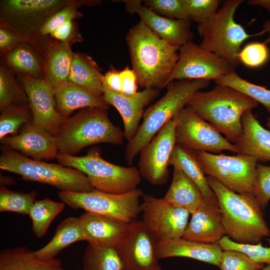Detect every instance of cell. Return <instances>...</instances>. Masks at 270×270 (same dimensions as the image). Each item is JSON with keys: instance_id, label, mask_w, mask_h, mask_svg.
<instances>
[{"instance_id": "52a82bcc", "label": "cell", "mask_w": 270, "mask_h": 270, "mask_svg": "<svg viewBox=\"0 0 270 270\" xmlns=\"http://www.w3.org/2000/svg\"><path fill=\"white\" fill-rule=\"evenodd\" d=\"M1 150L0 169L18 174L24 180L48 184L61 191L96 190L86 176L75 168L32 159L6 146Z\"/></svg>"}, {"instance_id": "ab89813d", "label": "cell", "mask_w": 270, "mask_h": 270, "mask_svg": "<svg viewBox=\"0 0 270 270\" xmlns=\"http://www.w3.org/2000/svg\"><path fill=\"white\" fill-rule=\"evenodd\" d=\"M266 266L238 250H224L218 267L220 270H262Z\"/></svg>"}, {"instance_id": "bcb514c9", "label": "cell", "mask_w": 270, "mask_h": 270, "mask_svg": "<svg viewBox=\"0 0 270 270\" xmlns=\"http://www.w3.org/2000/svg\"><path fill=\"white\" fill-rule=\"evenodd\" d=\"M31 42V40L5 26L0 28V49L2 52H7L18 45Z\"/></svg>"}, {"instance_id": "f5cc1de1", "label": "cell", "mask_w": 270, "mask_h": 270, "mask_svg": "<svg viewBox=\"0 0 270 270\" xmlns=\"http://www.w3.org/2000/svg\"><path fill=\"white\" fill-rule=\"evenodd\" d=\"M266 32H270V22H266L264 26Z\"/></svg>"}, {"instance_id": "6f0895ef", "label": "cell", "mask_w": 270, "mask_h": 270, "mask_svg": "<svg viewBox=\"0 0 270 270\" xmlns=\"http://www.w3.org/2000/svg\"><path fill=\"white\" fill-rule=\"evenodd\" d=\"M59 270H64V269L62 268H60Z\"/></svg>"}, {"instance_id": "e575fe53", "label": "cell", "mask_w": 270, "mask_h": 270, "mask_svg": "<svg viewBox=\"0 0 270 270\" xmlns=\"http://www.w3.org/2000/svg\"><path fill=\"white\" fill-rule=\"evenodd\" d=\"M214 82L216 84L226 86L238 90L262 104L270 112V90L266 87L253 84L243 79L234 70Z\"/></svg>"}, {"instance_id": "83f0119b", "label": "cell", "mask_w": 270, "mask_h": 270, "mask_svg": "<svg viewBox=\"0 0 270 270\" xmlns=\"http://www.w3.org/2000/svg\"><path fill=\"white\" fill-rule=\"evenodd\" d=\"M170 204L192 214L203 202L198 186L180 169L174 168L170 186L164 197Z\"/></svg>"}, {"instance_id": "816d5d0a", "label": "cell", "mask_w": 270, "mask_h": 270, "mask_svg": "<svg viewBox=\"0 0 270 270\" xmlns=\"http://www.w3.org/2000/svg\"><path fill=\"white\" fill-rule=\"evenodd\" d=\"M248 4L249 5L262 6L270 14V0H250L248 1Z\"/></svg>"}, {"instance_id": "1f68e13d", "label": "cell", "mask_w": 270, "mask_h": 270, "mask_svg": "<svg viewBox=\"0 0 270 270\" xmlns=\"http://www.w3.org/2000/svg\"><path fill=\"white\" fill-rule=\"evenodd\" d=\"M6 60L10 66L21 74L42 79L44 61L28 42L20 44L7 52Z\"/></svg>"}, {"instance_id": "836d02e7", "label": "cell", "mask_w": 270, "mask_h": 270, "mask_svg": "<svg viewBox=\"0 0 270 270\" xmlns=\"http://www.w3.org/2000/svg\"><path fill=\"white\" fill-rule=\"evenodd\" d=\"M65 204L46 198L36 200L28 216L32 222V231L38 238L43 236L54 218L64 209Z\"/></svg>"}, {"instance_id": "d4e9b609", "label": "cell", "mask_w": 270, "mask_h": 270, "mask_svg": "<svg viewBox=\"0 0 270 270\" xmlns=\"http://www.w3.org/2000/svg\"><path fill=\"white\" fill-rule=\"evenodd\" d=\"M57 111L67 118L78 108H97L106 110L109 104L102 96L96 95L86 88L70 81L54 88Z\"/></svg>"}, {"instance_id": "ac0fdd59", "label": "cell", "mask_w": 270, "mask_h": 270, "mask_svg": "<svg viewBox=\"0 0 270 270\" xmlns=\"http://www.w3.org/2000/svg\"><path fill=\"white\" fill-rule=\"evenodd\" d=\"M159 94L158 90L146 88L134 95L127 96L114 92L103 84L102 96L120 114L124 122V138L128 142L136 134L145 107Z\"/></svg>"}, {"instance_id": "4fadbf2b", "label": "cell", "mask_w": 270, "mask_h": 270, "mask_svg": "<svg viewBox=\"0 0 270 270\" xmlns=\"http://www.w3.org/2000/svg\"><path fill=\"white\" fill-rule=\"evenodd\" d=\"M140 204L142 222L156 243L182 237L190 212L168 202L164 198L144 194Z\"/></svg>"}, {"instance_id": "2e32d148", "label": "cell", "mask_w": 270, "mask_h": 270, "mask_svg": "<svg viewBox=\"0 0 270 270\" xmlns=\"http://www.w3.org/2000/svg\"><path fill=\"white\" fill-rule=\"evenodd\" d=\"M156 242L142 221L128 224L125 234L115 248L125 270H150L158 264Z\"/></svg>"}, {"instance_id": "7402d4cb", "label": "cell", "mask_w": 270, "mask_h": 270, "mask_svg": "<svg viewBox=\"0 0 270 270\" xmlns=\"http://www.w3.org/2000/svg\"><path fill=\"white\" fill-rule=\"evenodd\" d=\"M222 250L218 244H206L182 238L156 243L160 259L172 257L190 258L218 266Z\"/></svg>"}, {"instance_id": "603a6c76", "label": "cell", "mask_w": 270, "mask_h": 270, "mask_svg": "<svg viewBox=\"0 0 270 270\" xmlns=\"http://www.w3.org/2000/svg\"><path fill=\"white\" fill-rule=\"evenodd\" d=\"M241 122L242 134L234 144L238 154L253 156L258 162H270V130L261 126L252 110L243 114Z\"/></svg>"}, {"instance_id": "9c48e42d", "label": "cell", "mask_w": 270, "mask_h": 270, "mask_svg": "<svg viewBox=\"0 0 270 270\" xmlns=\"http://www.w3.org/2000/svg\"><path fill=\"white\" fill-rule=\"evenodd\" d=\"M143 192L136 188L122 194L97 190L88 192L60 191L62 201L72 208L83 209L126 224L136 220L141 212L140 199Z\"/></svg>"}, {"instance_id": "484cf974", "label": "cell", "mask_w": 270, "mask_h": 270, "mask_svg": "<svg viewBox=\"0 0 270 270\" xmlns=\"http://www.w3.org/2000/svg\"><path fill=\"white\" fill-rule=\"evenodd\" d=\"M40 48L44 56V80L52 87L68 81L74 53L70 44L50 41Z\"/></svg>"}, {"instance_id": "f907efd6", "label": "cell", "mask_w": 270, "mask_h": 270, "mask_svg": "<svg viewBox=\"0 0 270 270\" xmlns=\"http://www.w3.org/2000/svg\"><path fill=\"white\" fill-rule=\"evenodd\" d=\"M121 2L124 3L126 11L132 14L138 13L143 2L142 0H126Z\"/></svg>"}, {"instance_id": "c3c4849f", "label": "cell", "mask_w": 270, "mask_h": 270, "mask_svg": "<svg viewBox=\"0 0 270 270\" xmlns=\"http://www.w3.org/2000/svg\"><path fill=\"white\" fill-rule=\"evenodd\" d=\"M122 82V93L127 96L136 94L138 90L136 76L132 69L128 66L120 71Z\"/></svg>"}, {"instance_id": "9a60e30c", "label": "cell", "mask_w": 270, "mask_h": 270, "mask_svg": "<svg viewBox=\"0 0 270 270\" xmlns=\"http://www.w3.org/2000/svg\"><path fill=\"white\" fill-rule=\"evenodd\" d=\"M175 116L170 120L140 152L138 163L140 176L153 185L168 180V162L176 144Z\"/></svg>"}, {"instance_id": "db71d44e", "label": "cell", "mask_w": 270, "mask_h": 270, "mask_svg": "<svg viewBox=\"0 0 270 270\" xmlns=\"http://www.w3.org/2000/svg\"><path fill=\"white\" fill-rule=\"evenodd\" d=\"M150 270H164L160 264L157 265Z\"/></svg>"}, {"instance_id": "8d00e7d4", "label": "cell", "mask_w": 270, "mask_h": 270, "mask_svg": "<svg viewBox=\"0 0 270 270\" xmlns=\"http://www.w3.org/2000/svg\"><path fill=\"white\" fill-rule=\"evenodd\" d=\"M32 114L25 106L10 105L2 110L0 116V140L16 132L22 124L32 121Z\"/></svg>"}, {"instance_id": "d590c367", "label": "cell", "mask_w": 270, "mask_h": 270, "mask_svg": "<svg viewBox=\"0 0 270 270\" xmlns=\"http://www.w3.org/2000/svg\"><path fill=\"white\" fill-rule=\"evenodd\" d=\"M36 192L28 193L13 191L6 188H0V212H13L22 214H29L36 201Z\"/></svg>"}, {"instance_id": "7a4b0ae2", "label": "cell", "mask_w": 270, "mask_h": 270, "mask_svg": "<svg viewBox=\"0 0 270 270\" xmlns=\"http://www.w3.org/2000/svg\"><path fill=\"white\" fill-rule=\"evenodd\" d=\"M206 180L217 197L227 236L238 243L256 244L270 236L263 210L254 195L232 192L209 176Z\"/></svg>"}, {"instance_id": "4dcf8cb0", "label": "cell", "mask_w": 270, "mask_h": 270, "mask_svg": "<svg viewBox=\"0 0 270 270\" xmlns=\"http://www.w3.org/2000/svg\"><path fill=\"white\" fill-rule=\"evenodd\" d=\"M103 78L104 74L90 56L74 54L68 81L82 86L96 95L102 96Z\"/></svg>"}, {"instance_id": "f1b7e54d", "label": "cell", "mask_w": 270, "mask_h": 270, "mask_svg": "<svg viewBox=\"0 0 270 270\" xmlns=\"http://www.w3.org/2000/svg\"><path fill=\"white\" fill-rule=\"evenodd\" d=\"M58 258L41 259L26 247L6 248L0 254V270H59Z\"/></svg>"}, {"instance_id": "d6986e66", "label": "cell", "mask_w": 270, "mask_h": 270, "mask_svg": "<svg viewBox=\"0 0 270 270\" xmlns=\"http://www.w3.org/2000/svg\"><path fill=\"white\" fill-rule=\"evenodd\" d=\"M1 142L36 160L53 159L58 154L54 136L32 122L24 124L18 134L6 136Z\"/></svg>"}, {"instance_id": "11a10c76", "label": "cell", "mask_w": 270, "mask_h": 270, "mask_svg": "<svg viewBox=\"0 0 270 270\" xmlns=\"http://www.w3.org/2000/svg\"><path fill=\"white\" fill-rule=\"evenodd\" d=\"M266 126L270 129V116L267 118V122L266 124Z\"/></svg>"}, {"instance_id": "3957f363", "label": "cell", "mask_w": 270, "mask_h": 270, "mask_svg": "<svg viewBox=\"0 0 270 270\" xmlns=\"http://www.w3.org/2000/svg\"><path fill=\"white\" fill-rule=\"evenodd\" d=\"M188 105L234 144L242 134L243 114L256 108L258 104L236 89L217 84L209 91L196 92Z\"/></svg>"}, {"instance_id": "7dc6e473", "label": "cell", "mask_w": 270, "mask_h": 270, "mask_svg": "<svg viewBox=\"0 0 270 270\" xmlns=\"http://www.w3.org/2000/svg\"><path fill=\"white\" fill-rule=\"evenodd\" d=\"M50 36L58 41L70 44L76 40H81L82 37L78 33L72 20L62 24L52 32Z\"/></svg>"}, {"instance_id": "74e56055", "label": "cell", "mask_w": 270, "mask_h": 270, "mask_svg": "<svg viewBox=\"0 0 270 270\" xmlns=\"http://www.w3.org/2000/svg\"><path fill=\"white\" fill-rule=\"evenodd\" d=\"M28 100L8 70L0 68V108L2 111L10 105L20 106Z\"/></svg>"}, {"instance_id": "ffe728a7", "label": "cell", "mask_w": 270, "mask_h": 270, "mask_svg": "<svg viewBox=\"0 0 270 270\" xmlns=\"http://www.w3.org/2000/svg\"><path fill=\"white\" fill-rule=\"evenodd\" d=\"M192 215L182 238L206 244H218L226 236L218 202L204 200Z\"/></svg>"}, {"instance_id": "8992f818", "label": "cell", "mask_w": 270, "mask_h": 270, "mask_svg": "<svg viewBox=\"0 0 270 270\" xmlns=\"http://www.w3.org/2000/svg\"><path fill=\"white\" fill-rule=\"evenodd\" d=\"M243 2L224 0L213 16L197 26L202 39L200 47L226 60L234 69L240 63L238 55L244 42L251 36L266 32L264 30L258 34H250L234 20L235 12Z\"/></svg>"}, {"instance_id": "9f6ffc18", "label": "cell", "mask_w": 270, "mask_h": 270, "mask_svg": "<svg viewBox=\"0 0 270 270\" xmlns=\"http://www.w3.org/2000/svg\"><path fill=\"white\" fill-rule=\"evenodd\" d=\"M262 270H270V265H266Z\"/></svg>"}, {"instance_id": "5b68a950", "label": "cell", "mask_w": 270, "mask_h": 270, "mask_svg": "<svg viewBox=\"0 0 270 270\" xmlns=\"http://www.w3.org/2000/svg\"><path fill=\"white\" fill-rule=\"evenodd\" d=\"M58 154L74 155L100 143L122 144L124 132L108 118L106 110L87 108L65 118L54 135Z\"/></svg>"}, {"instance_id": "7bdbcfd3", "label": "cell", "mask_w": 270, "mask_h": 270, "mask_svg": "<svg viewBox=\"0 0 270 270\" xmlns=\"http://www.w3.org/2000/svg\"><path fill=\"white\" fill-rule=\"evenodd\" d=\"M222 0H182L190 20L198 24L206 21L218 10Z\"/></svg>"}, {"instance_id": "5bb4252c", "label": "cell", "mask_w": 270, "mask_h": 270, "mask_svg": "<svg viewBox=\"0 0 270 270\" xmlns=\"http://www.w3.org/2000/svg\"><path fill=\"white\" fill-rule=\"evenodd\" d=\"M234 70L226 60L191 40L179 48L178 60L169 82L175 80H214Z\"/></svg>"}, {"instance_id": "7c38bea8", "label": "cell", "mask_w": 270, "mask_h": 270, "mask_svg": "<svg viewBox=\"0 0 270 270\" xmlns=\"http://www.w3.org/2000/svg\"><path fill=\"white\" fill-rule=\"evenodd\" d=\"M74 1L6 0L1 4L2 26L30 39L52 14Z\"/></svg>"}, {"instance_id": "30bf717a", "label": "cell", "mask_w": 270, "mask_h": 270, "mask_svg": "<svg viewBox=\"0 0 270 270\" xmlns=\"http://www.w3.org/2000/svg\"><path fill=\"white\" fill-rule=\"evenodd\" d=\"M196 152L205 174L232 192L254 195L258 164L255 158L240 154L231 156L203 151Z\"/></svg>"}, {"instance_id": "8fae6325", "label": "cell", "mask_w": 270, "mask_h": 270, "mask_svg": "<svg viewBox=\"0 0 270 270\" xmlns=\"http://www.w3.org/2000/svg\"><path fill=\"white\" fill-rule=\"evenodd\" d=\"M176 144L196 152L219 153L224 150L238 154L236 146L224 138L210 124L201 118L188 105L174 116Z\"/></svg>"}, {"instance_id": "e0dca14e", "label": "cell", "mask_w": 270, "mask_h": 270, "mask_svg": "<svg viewBox=\"0 0 270 270\" xmlns=\"http://www.w3.org/2000/svg\"><path fill=\"white\" fill-rule=\"evenodd\" d=\"M20 78L32 114L31 122L54 136L65 118L56 110L53 88L44 79L22 74Z\"/></svg>"}, {"instance_id": "681fc988", "label": "cell", "mask_w": 270, "mask_h": 270, "mask_svg": "<svg viewBox=\"0 0 270 270\" xmlns=\"http://www.w3.org/2000/svg\"><path fill=\"white\" fill-rule=\"evenodd\" d=\"M103 83L112 90L122 93L120 71L112 68L104 74Z\"/></svg>"}, {"instance_id": "ee69618b", "label": "cell", "mask_w": 270, "mask_h": 270, "mask_svg": "<svg viewBox=\"0 0 270 270\" xmlns=\"http://www.w3.org/2000/svg\"><path fill=\"white\" fill-rule=\"evenodd\" d=\"M270 41V38L264 42H252L247 44L238 54L240 62L250 68L262 66L269 58V50L266 43Z\"/></svg>"}, {"instance_id": "277c9868", "label": "cell", "mask_w": 270, "mask_h": 270, "mask_svg": "<svg viewBox=\"0 0 270 270\" xmlns=\"http://www.w3.org/2000/svg\"><path fill=\"white\" fill-rule=\"evenodd\" d=\"M209 84L210 81L202 80H179L168 84L165 94L145 110L136 134L128 141L124 153L127 164L132 165L140 150L160 130L188 104L196 92Z\"/></svg>"}, {"instance_id": "6da1fadb", "label": "cell", "mask_w": 270, "mask_h": 270, "mask_svg": "<svg viewBox=\"0 0 270 270\" xmlns=\"http://www.w3.org/2000/svg\"><path fill=\"white\" fill-rule=\"evenodd\" d=\"M126 40L138 85L158 90L166 86L178 60L179 48L162 39L141 21L129 30Z\"/></svg>"}, {"instance_id": "f35d334b", "label": "cell", "mask_w": 270, "mask_h": 270, "mask_svg": "<svg viewBox=\"0 0 270 270\" xmlns=\"http://www.w3.org/2000/svg\"><path fill=\"white\" fill-rule=\"evenodd\" d=\"M268 242L269 246H264L261 243L241 244L234 242L225 236L219 242L218 244L222 250H238L246 254L256 262L270 265V239Z\"/></svg>"}, {"instance_id": "d6a6232c", "label": "cell", "mask_w": 270, "mask_h": 270, "mask_svg": "<svg viewBox=\"0 0 270 270\" xmlns=\"http://www.w3.org/2000/svg\"><path fill=\"white\" fill-rule=\"evenodd\" d=\"M84 270H125L115 248L88 244L83 256Z\"/></svg>"}, {"instance_id": "b9f144b4", "label": "cell", "mask_w": 270, "mask_h": 270, "mask_svg": "<svg viewBox=\"0 0 270 270\" xmlns=\"http://www.w3.org/2000/svg\"><path fill=\"white\" fill-rule=\"evenodd\" d=\"M82 2L74 1L56 11L43 24L38 30L37 35L40 36H46L65 22L81 17L82 14L77 10V6L78 4Z\"/></svg>"}, {"instance_id": "ba28073f", "label": "cell", "mask_w": 270, "mask_h": 270, "mask_svg": "<svg viewBox=\"0 0 270 270\" xmlns=\"http://www.w3.org/2000/svg\"><path fill=\"white\" fill-rule=\"evenodd\" d=\"M56 158L60 164L86 174L92 186L98 191L124 194L136 188L141 181L136 167L122 166L110 162L102 158L97 148H91L84 156L58 154Z\"/></svg>"}, {"instance_id": "60d3db41", "label": "cell", "mask_w": 270, "mask_h": 270, "mask_svg": "<svg viewBox=\"0 0 270 270\" xmlns=\"http://www.w3.org/2000/svg\"><path fill=\"white\" fill-rule=\"evenodd\" d=\"M144 6L168 18L190 20L182 0H144Z\"/></svg>"}, {"instance_id": "44dd1931", "label": "cell", "mask_w": 270, "mask_h": 270, "mask_svg": "<svg viewBox=\"0 0 270 270\" xmlns=\"http://www.w3.org/2000/svg\"><path fill=\"white\" fill-rule=\"evenodd\" d=\"M89 245L116 248L125 234L128 224L86 212L78 217Z\"/></svg>"}, {"instance_id": "4316f807", "label": "cell", "mask_w": 270, "mask_h": 270, "mask_svg": "<svg viewBox=\"0 0 270 270\" xmlns=\"http://www.w3.org/2000/svg\"><path fill=\"white\" fill-rule=\"evenodd\" d=\"M168 165L183 172L200 190L204 200L218 202L210 187L196 151L176 144L170 158Z\"/></svg>"}, {"instance_id": "cb8c5ba5", "label": "cell", "mask_w": 270, "mask_h": 270, "mask_svg": "<svg viewBox=\"0 0 270 270\" xmlns=\"http://www.w3.org/2000/svg\"><path fill=\"white\" fill-rule=\"evenodd\" d=\"M137 14L141 22L171 46L180 48L193 38L194 33L190 20L162 16L144 5Z\"/></svg>"}, {"instance_id": "f6af8a7d", "label": "cell", "mask_w": 270, "mask_h": 270, "mask_svg": "<svg viewBox=\"0 0 270 270\" xmlns=\"http://www.w3.org/2000/svg\"><path fill=\"white\" fill-rule=\"evenodd\" d=\"M254 194L262 209L264 210L270 200V166L258 162Z\"/></svg>"}, {"instance_id": "f546056e", "label": "cell", "mask_w": 270, "mask_h": 270, "mask_svg": "<svg viewBox=\"0 0 270 270\" xmlns=\"http://www.w3.org/2000/svg\"><path fill=\"white\" fill-rule=\"evenodd\" d=\"M81 240H86V238L78 218L70 216L58 226L50 240L34 252L41 259L54 258L66 247Z\"/></svg>"}]
</instances>
